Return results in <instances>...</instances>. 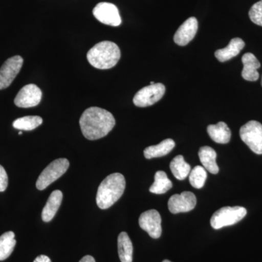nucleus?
I'll use <instances>...</instances> for the list:
<instances>
[{
	"label": "nucleus",
	"instance_id": "obj_6",
	"mask_svg": "<svg viewBox=\"0 0 262 262\" xmlns=\"http://www.w3.org/2000/svg\"><path fill=\"white\" fill-rule=\"evenodd\" d=\"M239 136L251 151L262 155V125L251 120L241 127Z\"/></svg>",
	"mask_w": 262,
	"mask_h": 262
},
{
	"label": "nucleus",
	"instance_id": "obj_3",
	"mask_svg": "<svg viewBox=\"0 0 262 262\" xmlns=\"http://www.w3.org/2000/svg\"><path fill=\"white\" fill-rule=\"evenodd\" d=\"M120 56V48L115 42L103 41L90 50L87 54V59L95 68L108 70L116 66Z\"/></svg>",
	"mask_w": 262,
	"mask_h": 262
},
{
	"label": "nucleus",
	"instance_id": "obj_25",
	"mask_svg": "<svg viewBox=\"0 0 262 262\" xmlns=\"http://www.w3.org/2000/svg\"><path fill=\"white\" fill-rule=\"evenodd\" d=\"M207 179V173L206 169L203 167H194L191 170L189 175V182L193 187L196 189H201L205 185Z\"/></svg>",
	"mask_w": 262,
	"mask_h": 262
},
{
	"label": "nucleus",
	"instance_id": "obj_15",
	"mask_svg": "<svg viewBox=\"0 0 262 262\" xmlns=\"http://www.w3.org/2000/svg\"><path fill=\"white\" fill-rule=\"evenodd\" d=\"M63 200V193L60 190H55L51 193L48 198L46 206L43 208L42 212V220L43 222H51L57 211L59 209Z\"/></svg>",
	"mask_w": 262,
	"mask_h": 262
},
{
	"label": "nucleus",
	"instance_id": "obj_1",
	"mask_svg": "<svg viewBox=\"0 0 262 262\" xmlns=\"http://www.w3.org/2000/svg\"><path fill=\"white\" fill-rule=\"evenodd\" d=\"M115 122L113 114L96 106L84 110L80 119L81 130L89 140H97L107 135Z\"/></svg>",
	"mask_w": 262,
	"mask_h": 262
},
{
	"label": "nucleus",
	"instance_id": "obj_7",
	"mask_svg": "<svg viewBox=\"0 0 262 262\" xmlns=\"http://www.w3.org/2000/svg\"><path fill=\"white\" fill-rule=\"evenodd\" d=\"M165 92V87L163 84H150L138 91L133 101L138 107H146L159 101Z\"/></svg>",
	"mask_w": 262,
	"mask_h": 262
},
{
	"label": "nucleus",
	"instance_id": "obj_19",
	"mask_svg": "<svg viewBox=\"0 0 262 262\" xmlns=\"http://www.w3.org/2000/svg\"><path fill=\"white\" fill-rule=\"evenodd\" d=\"M175 145V141L173 139H165L158 145L150 146L146 148L144 151V156L146 159L165 156L173 150Z\"/></svg>",
	"mask_w": 262,
	"mask_h": 262
},
{
	"label": "nucleus",
	"instance_id": "obj_2",
	"mask_svg": "<svg viewBox=\"0 0 262 262\" xmlns=\"http://www.w3.org/2000/svg\"><path fill=\"white\" fill-rule=\"evenodd\" d=\"M125 189V179L121 173L110 174L98 187L96 203L101 209L113 206L123 194Z\"/></svg>",
	"mask_w": 262,
	"mask_h": 262
},
{
	"label": "nucleus",
	"instance_id": "obj_20",
	"mask_svg": "<svg viewBox=\"0 0 262 262\" xmlns=\"http://www.w3.org/2000/svg\"><path fill=\"white\" fill-rule=\"evenodd\" d=\"M118 254L121 262H133L134 247L130 237L126 232H122L119 234L117 239Z\"/></svg>",
	"mask_w": 262,
	"mask_h": 262
},
{
	"label": "nucleus",
	"instance_id": "obj_12",
	"mask_svg": "<svg viewBox=\"0 0 262 262\" xmlns=\"http://www.w3.org/2000/svg\"><path fill=\"white\" fill-rule=\"evenodd\" d=\"M196 198L191 192H183L170 196L168 201V209L174 214L192 211L195 208Z\"/></svg>",
	"mask_w": 262,
	"mask_h": 262
},
{
	"label": "nucleus",
	"instance_id": "obj_32",
	"mask_svg": "<svg viewBox=\"0 0 262 262\" xmlns=\"http://www.w3.org/2000/svg\"><path fill=\"white\" fill-rule=\"evenodd\" d=\"M261 85H262V78H261Z\"/></svg>",
	"mask_w": 262,
	"mask_h": 262
},
{
	"label": "nucleus",
	"instance_id": "obj_8",
	"mask_svg": "<svg viewBox=\"0 0 262 262\" xmlns=\"http://www.w3.org/2000/svg\"><path fill=\"white\" fill-rule=\"evenodd\" d=\"M93 13L98 21L106 25L118 27L122 23L118 8L112 3H98L93 10Z\"/></svg>",
	"mask_w": 262,
	"mask_h": 262
},
{
	"label": "nucleus",
	"instance_id": "obj_26",
	"mask_svg": "<svg viewBox=\"0 0 262 262\" xmlns=\"http://www.w3.org/2000/svg\"><path fill=\"white\" fill-rule=\"evenodd\" d=\"M249 17L253 23L262 27V0L251 7L249 10Z\"/></svg>",
	"mask_w": 262,
	"mask_h": 262
},
{
	"label": "nucleus",
	"instance_id": "obj_17",
	"mask_svg": "<svg viewBox=\"0 0 262 262\" xmlns=\"http://www.w3.org/2000/svg\"><path fill=\"white\" fill-rule=\"evenodd\" d=\"M200 160L205 169L212 174H217L220 171L216 163L217 154L213 148L205 146L201 147L198 152Z\"/></svg>",
	"mask_w": 262,
	"mask_h": 262
},
{
	"label": "nucleus",
	"instance_id": "obj_16",
	"mask_svg": "<svg viewBox=\"0 0 262 262\" xmlns=\"http://www.w3.org/2000/svg\"><path fill=\"white\" fill-rule=\"evenodd\" d=\"M245 47V42L241 38H234L228 46L223 49L217 50L215 56L220 62H225L237 56Z\"/></svg>",
	"mask_w": 262,
	"mask_h": 262
},
{
	"label": "nucleus",
	"instance_id": "obj_10",
	"mask_svg": "<svg viewBox=\"0 0 262 262\" xmlns=\"http://www.w3.org/2000/svg\"><path fill=\"white\" fill-rule=\"evenodd\" d=\"M42 99V91L36 84H29L19 91L14 100L15 104L20 108H31L37 106Z\"/></svg>",
	"mask_w": 262,
	"mask_h": 262
},
{
	"label": "nucleus",
	"instance_id": "obj_29",
	"mask_svg": "<svg viewBox=\"0 0 262 262\" xmlns=\"http://www.w3.org/2000/svg\"><path fill=\"white\" fill-rule=\"evenodd\" d=\"M79 262H96V261H95V258L93 256L87 255V256L81 258L80 261Z\"/></svg>",
	"mask_w": 262,
	"mask_h": 262
},
{
	"label": "nucleus",
	"instance_id": "obj_22",
	"mask_svg": "<svg viewBox=\"0 0 262 262\" xmlns=\"http://www.w3.org/2000/svg\"><path fill=\"white\" fill-rule=\"evenodd\" d=\"M15 245V233L12 231L0 236V261H4L9 257L14 250Z\"/></svg>",
	"mask_w": 262,
	"mask_h": 262
},
{
	"label": "nucleus",
	"instance_id": "obj_21",
	"mask_svg": "<svg viewBox=\"0 0 262 262\" xmlns=\"http://www.w3.org/2000/svg\"><path fill=\"white\" fill-rule=\"evenodd\" d=\"M170 168L174 177L180 181L187 178L192 170L190 165L185 162L182 155H178L173 158L170 162Z\"/></svg>",
	"mask_w": 262,
	"mask_h": 262
},
{
	"label": "nucleus",
	"instance_id": "obj_4",
	"mask_svg": "<svg viewBox=\"0 0 262 262\" xmlns=\"http://www.w3.org/2000/svg\"><path fill=\"white\" fill-rule=\"evenodd\" d=\"M247 214L244 207H223L215 211L211 219V225L213 229H220L225 227L235 225Z\"/></svg>",
	"mask_w": 262,
	"mask_h": 262
},
{
	"label": "nucleus",
	"instance_id": "obj_9",
	"mask_svg": "<svg viewBox=\"0 0 262 262\" xmlns=\"http://www.w3.org/2000/svg\"><path fill=\"white\" fill-rule=\"evenodd\" d=\"M23 63L21 56H15L8 58L3 63L0 69V90L9 87L21 70Z\"/></svg>",
	"mask_w": 262,
	"mask_h": 262
},
{
	"label": "nucleus",
	"instance_id": "obj_18",
	"mask_svg": "<svg viewBox=\"0 0 262 262\" xmlns=\"http://www.w3.org/2000/svg\"><path fill=\"white\" fill-rule=\"evenodd\" d=\"M208 135L211 139L218 144H227L231 139V130L224 122H220L216 125H208Z\"/></svg>",
	"mask_w": 262,
	"mask_h": 262
},
{
	"label": "nucleus",
	"instance_id": "obj_23",
	"mask_svg": "<svg viewBox=\"0 0 262 262\" xmlns=\"http://www.w3.org/2000/svg\"><path fill=\"white\" fill-rule=\"evenodd\" d=\"M173 187L171 181L167 177L165 172L159 170L155 176V182L149 188L150 192L154 194H165Z\"/></svg>",
	"mask_w": 262,
	"mask_h": 262
},
{
	"label": "nucleus",
	"instance_id": "obj_28",
	"mask_svg": "<svg viewBox=\"0 0 262 262\" xmlns=\"http://www.w3.org/2000/svg\"><path fill=\"white\" fill-rule=\"evenodd\" d=\"M34 262H52L51 258L46 255H40L38 256L37 258L34 259Z\"/></svg>",
	"mask_w": 262,
	"mask_h": 262
},
{
	"label": "nucleus",
	"instance_id": "obj_14",
	"mask_svg": "<svg viewBox=\"0 0 262 262\" xmlns=\"http://www.w3.org/2000/svg\"><path fill=\"white\" fill-rule=\"evenodd\" d=\"M242 62L244 64V70L242 71L243 78L251 82L258 80L259 78V73L257 70L261 67V64L256 56L253 53H246L242 57Z\"/></svg>",
	"mask_w": 262,
	"mask_h": 262
},
{
	"label": "nucleus",
	"instance_id": "obj_30",
	"mask_svg": "<svg viewBox=\"0 0 262 262\" xmlns=\"http://www.w3.org/2000/svg\"><path fill=\"white\" fill-rule=\"evenodd\" d=\"M163 262H171L170 261H169V260H164Z\"/></svg>",
	"mask_w": 262,
	"mask_h": 262
},
{
	"label": "nucleus",
	"instance_id": "obj_31",
	"mask_svg": "<svg viewBox=\"0 0 262 262\" xmlns=\"http://www.w3.org/2000/svg\"><path fill=\"white\" fill-rule=\"evenodd\" d=\"M18 134H19V135H21V134H22L21 131H20V132H19Z\"/></svg>",
	"mask_w": 262,
	"mask_h": 262
},
{
	"label": "nucleus",
	"instance_id": "obj_5",
	"mask_svg": "<svg viewBox=\"0 0 262 262\" xmlns=\"http://www.w3.org/2000/svg\"><path fill=\"white\" fill-rule=\"evenodd\" d=\"M69 167L70 162L66 158L55 160L40 173L36 183V187L39 190L46 189L50 184L62 177L68 170Z\"/></svg>",
	"mask_w": 262,
	"mask_h": 262
},
{
	"label": "nucleus",
	"instance_id": "obj_11",
	"mask_svg": "<svg viewBox=\"0 0 262 262\" xmlns=\"http://www.w3.org/2000/svg\"><path fill=\"white\" fill-rule=\"evenodd\" d=\"M161 216L155 209L141 213L139 224L141 229L146 231L151 238L158 239L162 234Z\"/></svg>",
	"mask_w": 262,
	"mask_h": 262
},
{
	"label": "nucleus",
	"instance_id": "obj_27",
	"mask_svg": "<svg viewBox=\"0 0 262 262\" xmlns=\"http://www.w3.org/2000/svg\"><path fill=\"white\" fill-rule=\"evenodd\" d=\"M8 185V174L5 168L0 165V192H4Z\"/></svg>",
	"mask_w": 262,
	"mask_h": 262
},
{
	"label": "nucleus",
	"instance_id": "obj_13",
	"mask_svg": "<svg viewBox=\"0 0 262 262\" xmlns=\"http://www.w3.org/2000/svg\"><path fill=\"white\" fill-rule=\"evenodd\" d=\"M198 29V20L194 17H190L183 23L175 33L174 42L178 46H187L195 37Z\"/></svg>",
	"mask_w": 262,
	"mask_h": 262
},
{
	"label": "nucleus",
	"instance_id": "obj_24",
	"mask_svg": "<svg viewBox=\"0 0 262 262\" xmlns=\"http://www.w3.org/2000/svg\"><path fill=\"white\" fill-rule=\"evenodd\" d=\"M42 119L39 116H26L15 120L13 126L20 130H32L42 125Z\"/></svg>",
	"mask_w": 262,
	"mask_h": 262
}]
</instances>
